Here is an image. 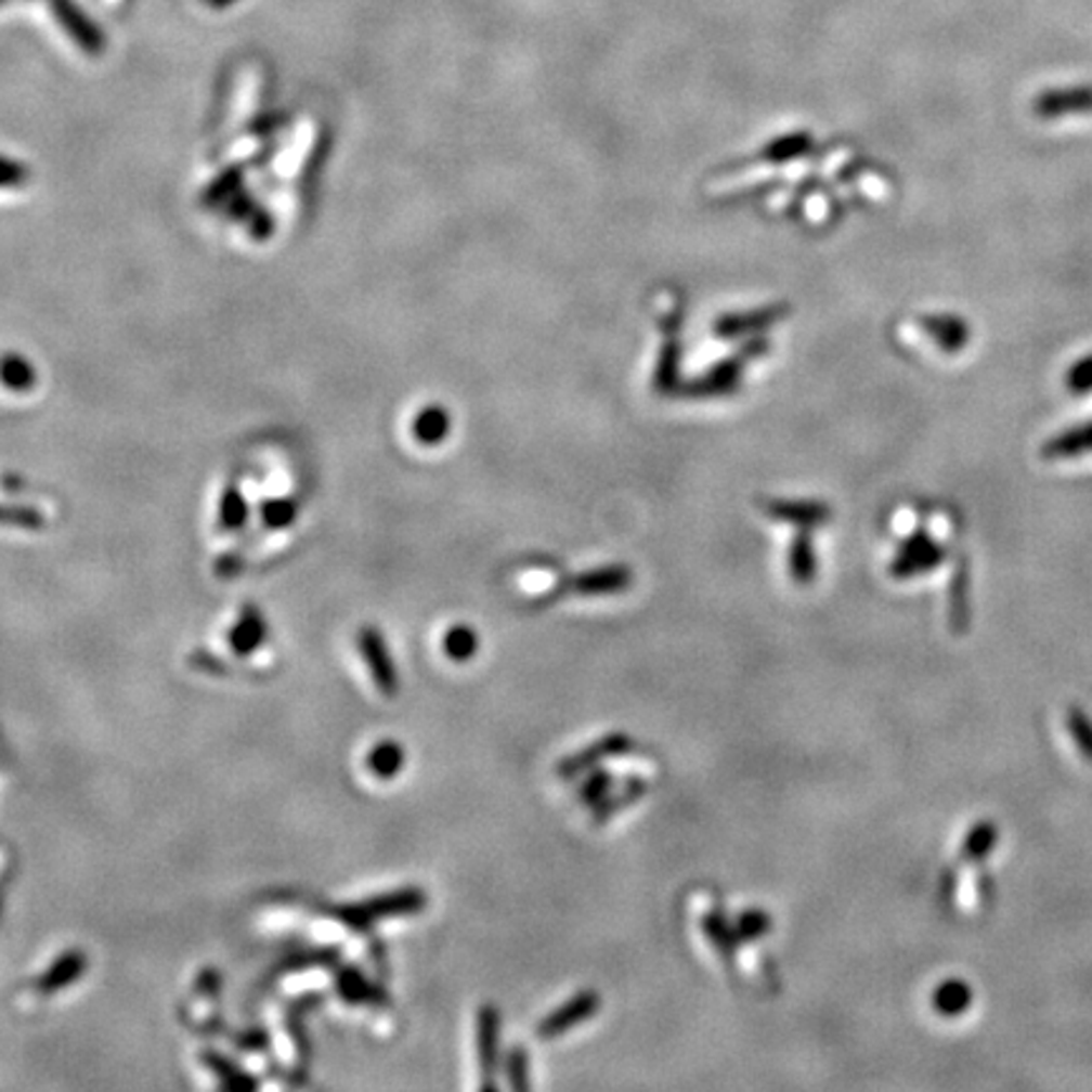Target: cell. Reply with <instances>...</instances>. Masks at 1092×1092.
Wrapping results in <instances>:
<instances>
[{"label":"cell","mask_w":1092,"mask_h":1092,"mask_svg":"<svg viewBox=\"0 0 1092 1092\" xmlns=\"http://www.w3.org/2000/svg\"><path fill=\"white\" fill-rule=\"evenodd\" d=\"M974 1001V991L961 978H948L933 993V1006L940 1016H961Z\"/></svg>","instance_id":"cell-11"},{"label":"cell","mask_w":1092,"mask_h":1092,"mask_svg":"<svg viewBox=\"0 0 1092 1092\" xmlns=\"http://www.w3.org/2000/svg\"><path fill=\"white\" fill-rule=\"evenodd\" d=\"M736 933H739L741 944H754V940L764 938L766 933L771 931V915L764 913L762 908H751L746 913H741L733 923Z\"/></svg>","instance_id":"cell-18"},{"label":"cell","mask_w":1092,"mask_h":1092,"mask_svg":"<svg viewBox=\"0 0 1092 1092\" xmlns=\"http://www.w3.org/2000/svg\"><path fill=\"white\" fill-rule=\"evenodd\" d=\"M504 1069H506L508 1084H511L514 1090H529L531 1088V1080H529V1052L523 1050V1046L514 1044L511 1050L506 1052Z\"/></svg>","instance_id":"cell-22"},{"label":"cell","mask_w":1092,"mask_h":1092,"mask_svg":"<svg viewBox=\"0 0 1092 1092\" xmlns=\"http://www.w3.org/2000/svg\"><path fill=\"white\" fill-rule=\"evenodd\" d=\"M599 1004H602V999H599L597 991H592V989L580 991L576 997L569 999L567 1004L554 1009L549 1016H544V1019L538 1022L536 1037L538 1039H557L561 1035H567V1031L574 1029L576 1024L592 1019V1016L599 1012Z\"/></svg>","instance_id":"cell-3"},{"label":"cell","mask_w":1092,"mask_h":1092,"mask_svg":"<svg viewBox=\"0 0 1092 1092\" xmlns=\"http://www.w3.org/2000/svg\"><path fill=\"white\" fill-rule=\"evenodd\" d=\"M425 893L417 890V887H407V890L398 893H387L379 895V898H372L367 902H360V906H352L344 910V918L352 925H372L375 921H382V918H398V915H413L417 910H422Z\"/></svg>","instance_id":"cell-1"},{"label":"cell","mask_w":1092,"mask_h":1092,"mask_svg":"<svg viewBox=\"0 0 1092 1092\" xmlns=\"http://www.w3.org/2000/svg\"><path fill=\"white\" fill-rule=\"evenodd\" d=\"M968 622V584L966 569H961L951 582V625L955 633H963Z\"/></svg>","instance_id":"cell-21"},{"label":"cell","mask_w":1092,"mask_h":1092,"mask_svg":"<svg viewBox=\"0 0 1092 1092\" xmlns=\"http://www.w3.org/2000/svg\"><path fill=\"white\" fill-rule=\"evenodd\" d=\"M614 784V779H612V774L610 771H604V769H592L587 771V779L582 781V786H580V792H576V800H580L582 804H587V807H595L597 802H602L607 794H610V789Z\"/></svg>","instance_id":"cell-20"},{"label":"cell","mask_w":1092,"mask_h":1092,"mask_svg":"<svg viewBox=\"0 0 1092 1092\" xmlns=\"http://www.w3.org/2000/svg\"><path fill=\"white\" fill-rule=\"evenodd\" d=\"M701 925H703L705 938H708L713 948H716V951L720 953V959H724L726 963H733L736 948H739V944H741L739 933H736L733 925L728 923L720 913H705Z\"/></svg>","instance_id":"cell-10"},{"label":"cell","mask_w":1092,"mask_h":1092,"mask_svg":"<svg viewBox=\"0 0 1092 1092\" xmlns=\"http://www.w3.org/2000/svg\"><path fill=\"white\" fill-rule=\"evenodd\" d=\"M210 3H218L220 5V3H231V0H210Z\"/></svg>","instance_id":"cell-25"},{"label":"cell","mask_w":1092,"mask_h":1092,"mask_svg":"<svg viewBox=\"0 0 1092 1092\" xmlns=\"http://www.w3.org/2000/svg\"><path fill=\"white\" fill-rule=\"evenodd\" d=\"M999 840V830L993 822H981L976 824L974 830L966 834L961 845V860L963 862H981L986 855L991 853L993 845Z\"/></svg>","instance_id":"cell-14"},{"label":"cell","mask_w":1092,"mask_h":1092,"mask_svg":"<svg viewBox=\"0 0 1092 1092\" xmlns=\"http://www.w3.org/2000/svg\"><path fill=\"white\" fill-rule=\"evenodd\" d=\"M83 971H87V955H83V951H68L64 955H58V959L46 968V974L38 978V991L56 993L58 989H64V986L74 984L76 978H81Z\"/></svg>","instance_id":"cell-8"},{"label":"cell","mask_w":1092,"mask_h":1092,"mask_svg":"<svg viewBox=\"0 0 1092 1092\" xmlns=\"http://www.w3.org/2000/svg\"><path fill=\"white\" fill-rule=\"evenodd\" d=\"M633 584V572L627 567H607L597 569V572H587L582 576H576L572 589L576 595H614V592L627 589Z\"/></svg>","instance_id":"cell-7"},{"label":"cell","mask_w":1092,"mask_h":1092,"mask_svg":"<svg viewBox=\"0 0 1092 1092\" xmlns=\"http://www.w3.org/2000/svg\"><path fill=\"white\" fill-rule=\"evenodd\" d=\"M1088 451H1092V422L1062 432L1060 438H1054L1044 445L1042 453L1046 458H1069V455H1080Z\"/></svg>","instance_id":"cell-13"},{"label":"cell","mask_w":1092,"mask_h":1092,"mask_svg":"<svg viewBox=\"0 0 1092 1092\" xmlns=\"http://www.w3.org/2000/svg\"><path fill=\"white\" fill-rule=\"evenodd\" d=\"M498 1031H500V1014L493 1004H483L478 1009V1019H476V1050H478V1065H481V1088L485 1090H496V1075L498 1067Z\"/></svg>","instance_id":"cell-4"},{"label":"cell","mask_w":1092,"mask_h":1092,"mask_svg":"<svg viewBox=\"0 0 1092 1092\" xmlns=\"http://www.w3.org/2000/svg\"><path fill=\"white\" fill-rule=\"evenodd\" d=\"M635 746V741L629 739L627 733H607L602 739H597L595 743H589L587 749H580L572 756H564L557 764V777L559 779H576L582 774H587L597 766H602L607 758L627 754L629 749Z\"/></svg>","instance_id":"cell-2"},{"label":"cell","mask_w":1092,"mask_h":1092,"mask_svg":"<svg viewBox=\"0 0 1092 1092\" xmlns=\"http://www.w3.org/2000/svg\"><path fill=\"white\" fill-rule=\"evenodd\" d=\"M1065 382H1067V390L1077 392V394L1092 390V354L1084 356V360L1077 362L1075 367L1067 372Z\"/></svg>","instance_id":"cell-23"},{"label":"cell","mask_w":1092,"mask_h":1092,"mask_svg":"<svg viewBox=\"0 0 1092 1092\" xmlns=\"http://www.w3.org/2000/svg\"><path fill=\"white\" fill-rule=\"evenodd\" d=\"M648 794V784H645L642 779H629L622 784L618 792H610L604 796L602 802H597L595 807H592V822L595 824H604V822H610V819L618 815V811H622L625 807H629V804H635L637 800H642V796Z\"/></svg>","instance_id":"cell-9"},{"label":"cell","mask_w":1092,"mask_h":1092,"mask_svg":"<svg viewBox=\"0 0 1092 1092\" xmlns=\"http://www.w3.org/2000/svg\"><path fill=\"white\" fill-rule=\"evenodd\" d=\"M1065 724L1069 736H1072L1077 743V749H1080V754L1092 762V720L1084 716L1082 708L1069 705L1065 713Z\"/></svg>","instance_id":"cell-19"},{"label":"cell","mask_w":1092,"mask_h":1092,"mask_svg":"<svg viewBox=\"0 0 1092 1092\" xmlns=\"http://www.w3.org/2000/svg\"><path fill=\"white\" fill-rule=\"evenodd\" d=\"M341 993H344L349 1001H367V999L375 997V993H372V989H369V984L364 981L360 974H352V971L341 978Z\"/></svg>","instance_id":"cell-24"},{"label":"cell","mask_w":1092,"mask_h":1092,"mask_svg":"<svg viewBox=\"0 0 1092 1092\" xmlns=\"http://www.w3.org/2000/svg\"><path fill=\"white\" fill-rule=\"evenodd\" d=\"M940 561H944V549L925 534H913L900 546L898 557L890 564V574L895 580H908V576L931 572Z\"/></svg>","instance_id":"cell-6"},{"label":"cell","mask_w":1092,"mask_h":1092,"mask_svg":"<svg viewBox=\"0 0 1092 1092\" xmlns=\"http://www.w3.org/2000/svg\"><path fill=\"white\" fill-rule=\"evenodd\" d=\"M402 764H405V751L398 741H379L372 746L367 754V769L369 774H375L377 779H392L398 777Z\"/></svg>","instance_id":"cell-12"},{"label":"cell","mask_w":1092,"mask_h":1092,"mask_svg":"<svg viewBox=\"0 0 1092 1092\" xmlns=\"http://www.w3.org/2000/svg\"><path fill=\"white\" fill-rule=\"evenodd\" d=\"M443 652L455 663H466L478 652V635L468 625H453L443 635Z\"/></svg>","instance_id":"cell-16"},{"label":"cell","mask_w":1092,"mask_h":1092,"mask_svg":"<svg viewBox=\"0 0 1092 1092\" xmlns=\"http://www.w3.org/2000/svg\"><path fill=\"white\" fill-rule=\"evenodd\" d=\"M789 569H792V576L800 584H809L817 574V559L815 549H811V538L809 536H796L792 544V554H789Z\"/></svg>","instance_id":"cell-17"},{"label":"cell","mask_w":1092,"mask_h":1092,"mask_svg":"<svg viewBox=\"0 0 1092 1092\" xmlns=\"http://www.w3.org/2000/svg\"><path fill=\"white\" fill-rule=\"evenodd\" d=\"M265 640V625L256 612H248L231 633V645L235 655H248Z\"/></svg>","instance_id":"cell-15"},{"label":"cell","mask_w":1092,"mask_h":1092,"mask_svg":"<svg viewBox=\"0 0 1092 1092\" xmlns=\"http://www.w3.org/2000/svg\"><path fill=\"white\" fill-rule=\"evenodd\" d=\"M356 645H360L362 658L367 660L369 675H372V680L377 682L379 693L382 696L398 693V688H400L398 671H394L392 655H390V650H387V642L382 640V635H379L375 627H364L360 637H356Z\"/></svg>","instance_id":"cell-5"}]
</instances>
